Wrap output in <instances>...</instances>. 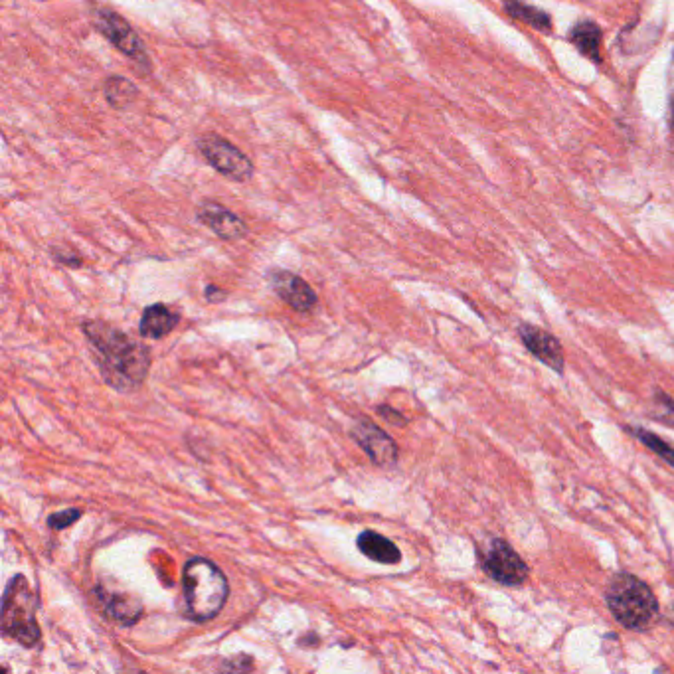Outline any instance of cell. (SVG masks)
<instances>
[{"instance_id":"obj_1","label":"cell","mask_w":674,"mask_h":674,"mask_svg":"<svg viewBox=\"0 0 674 674\" xmlns=\"http://www.w3.org/2000/svg\"><path fill=\"white\" fill-rule=\"evenodd\" d=\"M82 329L95 352L97 368L109 386L127 392L147 380L151 368L149 346L101 321H85Z\"/></svg>"},{"instance_id":"obj_2","label":"cell","mask_w":674,"mask_h":674,"mask_svg":"<svg viewBox=\"0 0 674 674\" xmlns=\"http://www.w3.org/2000/svg\"><path fill=\"white\" fill-rule=\"evenodd\" d=\"M186 615L192 621L206 623L224 609L230 586L224 572L206 558H190L182 574Z\"/></svg>"},{"instance_id":"obj_3","label":"cell","mask_w":674,"mask_h":674,"mask_svg":"<svg viewBox=\"0 0 674 674\" xmlns=\"http://www.w3.org/2000/svg\"><path fill=\"white\" fill-rule=\"evenodd\" d=\"M605 601L615 621L633 631L649 629L659 615L655 593L633 574H615L607 584Z\"/></svg>"},{"instance_id":"obj_4","label":"cell","mask_w":674,"mask_h":674,"mask_svg":"<svg viewBox=\"0 0 674 674\" xmlns=\"http://www.w3.org/2000/svg\"><path fill=\"white\" fill-rule=\"evenodd\" d=\"M0 629L4 637L28 649L38 645L42 637L36 621V595L24 576H14L4 590Z\"/></svg>"},{"instance_id":"obj_5","label":"cell","mask_w":674,"mask_h":674,"mask_svg":"<svg viewBox=\"0 0 674 674\" xmlns=\"http://www.w3.org/2000/svg\"><path fill=\"white\" fill-rule=\"evenodd\" d=\"M93 26L105 36L123 56H127L143 74L151 72V58L149 52L135 32V28L115 10L107 6H93Z\"/></svg>"},{"instance_id":"obj_6","label":"cell","mask_w":674,"mask_h":674,"mask_svg":"<svg viewBox=\"0 0 674 674\" xmlns=\"http://www.w3.org/2000/svg\"><path fill=\"white\" fill-rule=\"evenodd\" d=\"M479 562L483 572L503 586H520L528 578V566L520 554L501 538L491 540L483 550H479Z\"/></svg>"},{"instance_id":"obj_7","label":"cell","mask_w":674,"mask_h":674,"mask_svg":"<svg viewBox=\"0 0 674 674\" xmlns=\"http://www.w3.org/2000/svg\"><path fill=\"white\" fill-rule=\"evenodd\" d=\"M198 151L212 169L218 170L226 178L238 182H246L252 178L253 165L250 157L230 141L218 135H206L198 141Z\"/></svg>"},{"instance_id":"obj_8","label":"cell","mask_w":674,"mask_h":674,"mask_svg":"<svg viewBox=\"0 0 674 674\" xmlns=\"http://www.w3.org/2000/svg\"><path fill=\"white\" fill-rule=\"evenodd\" d=\"M350 435L376 467H382V469L396 467L398 445L384 429L362 418V420H356L350 427Z\"/></svg>"},{"instance_id":"obj_9","label":"cell","mask_w":674,"mask_h":674,"mask_svg":"<svg viewBox=\"0 0 674 674\" xmlns=\"http://www.w3.org/2000/svg\"><path fill=\"white\" fill-rule=\"evenodd\" d=\"M267 279L275 295L281 301H285L291 309L299 313H309L317 305V293L303 277L287 269H271L267 273Z\"/></svg>"},{"instance_id":"obj_10","label":"cell","mask_w":674,"mask_h":674,"mask_svg":"<svg viewBox=\"0 0 674 674\" xmlns=\"http://www.w3.org/2000/svg\"><path fill=\"white\" fill-rule=\"evenodd\" d=\"M518 335L522 338L524 346L548 368H552L556 374H564L566 370V358L564 350L556 337H552L548 331H542L534 325H520Z\"/></svg>"},{"instance_id":"obj_11","label":"cell","mask_w":674,"mask_h":674,"mask_svg":"<svg viewBox=\"0 0 674 674\" xmlns=\"http://www.w3.org/2000/svg\"><path fill=\"white\" fill-rule=\"evenodd\" d=\"M198 220L226 242L242 240L248 234L246 222L218 202H204L198 208Z\"/></svg>"},{"instance_id":"obj_12","label":"cell","mask_w":674,"mask_h":674,"mask_svg":"<svg viewBox=\"0 0 674 674\" xmlns=\"http://www.w3.org/2000/svg\"><path fill=\"white\" fill-rule=\"evenodd\" d=\"M93 595H95L99 607L115 623H121V625L129 627V625H135L143 615V607L131 597H125L121 593H111V591H105L103 588H95Z\"/></svg>"},{"instance_id":"obj_13","label":"cell","mask_w":674,"mask_h":674,"mask_svg":"<svg viewBox=\"0 0 674 674\" xmlns=\"http://www.w3.org/2000/svg\"><path fill=\"white\" fill-rule=\"evenodd\" d=\"M358 550L372 562L384 564V566H394L402 562V552L400 548L386 536L374 532V530H364L356 538Z\"/></svg>"},{"instance_id":"obj_14","label":"cell","mask_w":674,"mask_h":674,"mask_svg":"<svg viewBox=\"0 0 674 674\" xmlns=\"http://www.w3.org/2000/svg\"><path fill=\"white\" fill-rule=\"evenodd\" d=\"M178 323H180L178 311L170 309L163 303H157V305H151L143 311L139 331L145 338L159 340V338L169 337Z\"/></svg>"},{"instance_id":"obj_15","label":"cell","mask_w":674,"mask_h":674,"mask_svg":"<svg viewBox=\"0 0 674 674\" xmlns=\"http://www.w3.org/2000/svg\"><path fill=\"white\" fill-rule=\"evenodd\" d=\"M572 44L593 62H599L601 50V28L595 22H580L570 34Z\"/></svg>"},{"instance_id":"obj_16","label":"cell","mask_w":674,"mask_h":674,"mask_svg":"<svg viewBox=\"0 0 674 674\" xmlns=\"http://www.w3.org/2000/svg\"><path fill=\"white\" fill-rule=\"evenodd\" d=\"M103 91H105L107 103L115 109L129 107L137 99V93H139L133 82H129L127 78H121V76L109 78L103 85Z\"/></svg>"},{"instance_id":"obj_17","label":"cell","mask_w":674,"mask_h":674,"mask_svg":"<svg viewBox=\"0 0 674 674\" xmlns=\"http://www.w3.org/2000/svg\"><path fill=\"white\" fill-rule=\"evenodd\" d=\"M505 6L512 18H516L520 22H526L540 32L550 30V16L546 12H542L540 8L524 4L522 0H505Z\"/></svg>"},{"instance_id":"obj_18","label":"cell","mask_w":674,"mask_h":674,"mask_svg":"<svg viewBox=\"0 0 674 674\" xmlns=\"http://www.w3.org/2000/svg\"><path fill=\"white\" fill-rule=\"evenodd\" d=\"M629 431L647 447L651 449L657 457H661L665 463H669L671 467H674V445L667 443L665 439H661L659 435H655L653 431L649 429H643V427H629Z\"/></svg>"},{"instance_id":"obj_19","label":"cell","mask_w":674,"mask_h":674,"mask_svg":"<svg viewBox=\"0 0 674 674\" xmlns=\"http://www.w3.org/2000/svg\"><path fill=\"white\" fill-rule=\"evenodd\" d=\"M653 418L659 420L665 425L674 427V400L669 398L665 392L657 390L655 392V402H653Z\"/></svg>"},{"instance_id":"obj_20","label":"cell","mask_w":674,"mask_h":674,"mask_svg":"<svg viewBox=\"0 0 674 674\" xmlns=\"http://www.w3.org/2000/svg\"><path fill=\"white\" fill-rule=\"evenodd\" d=\"M84 510L82 508H66L62 512H54L50 518H48V526L52 530H64L68 526H72L74 522H78L82 518Z\"/></svg>"},{"instance_id":"obj_21","label":"cell","mask_w":674,"mask_h":674,"mask_svg":"<svg viewBox=\"0 0 674 674\" xmlns=\"http://www.w3.org/2000/svg\"><path fill=\"white\" fill-rule=\"evenodd\" d=\"M253 661L252 657L248 655H240V657H232V659H226L222 663V671L226 673H250L253 671Z\"/></svg>"},{"instance_id":"obj_22","label":"cell","mask_w":674,"mask_h":674,"mask_svg":"<svg viewBox=\"0 0 674 674\" xmlns=\"http://www.w3.org/2000/svg\"><path fill=\"white\" fill-rule=\"evenodd\" d=\"M378 414H380L386 422L392 423V425H398V427H404V425L408 423V420H406L400 412L392 410L390 406H380V408H378Z\"/></svg>"},{"instance_id":"obj_23","label":"cell","mask_w":674,"mask_h":674,"mask_svg":"<svg viewBox=\"0 0 674 674\" xmlns=\"http://www.w3.org/2000/svg\"><path fill=\"white\" fill-rule=\"evenodd\" d=\"M204 297H206L210 303H218V301L226 299V291H222V289L216 287V285H208V287L204 289Z\"/></svg>"},{"instance_id":"obj_24","label":"cell","mask_w":674,"mask_h":674,"mask_svg":"<svg viewBox=\"0 0 674 674\" xmlns=\"http://www.w3.org/2000/svg\"><path fill=\"white\" fill-rule=\"evenodd\" d=\"M54 257H56V261H60L62 265H72V267H80V265H82V257L72 255V253L54 252Z\"/></svg>"},{"instance_id":"obj_25","label":"cell","mask_w":674,"mask_h":674,"mask_svg":"<svg viewBox=\"0 0 674 674\" xmlns=\"http://www.w3.org/2000/svg\"><path fill=\"white\" fill-rule=\"evenodd\" d=\"M673 129H674V103H673Z\"/></svg>"}]
</instances>
